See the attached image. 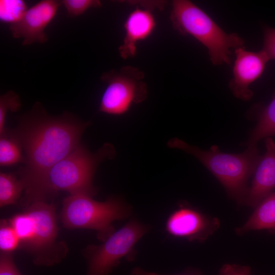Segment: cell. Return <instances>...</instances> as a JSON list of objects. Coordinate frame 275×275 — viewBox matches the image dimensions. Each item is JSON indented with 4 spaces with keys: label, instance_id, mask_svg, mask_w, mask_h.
<instances>
[{
    "label": "cell",
    "instance_id": "cell-1",
    "mask_svg": "<svg viewBox=\"0 0 275 275\" xmlns=\"http://www.w3.org/2000/svg\"><path fill=\"white\" fill-rule=\"evenodd\" d=\"M90 124L67 113L49 116L36 102L20 118L16 128L9 130L24 153L25 166L19 172L24 186V201L31 197L49 170L80 144L81 136Z\"/></svg>",
    "mask_w": 275,
    "mask_h": 275
},
{
    "label": "cell",
    "instance_id": "cell-2",
    "mask_svg": "<svg viewBox=\"0 0 275 275\" xmlns=\"http://www.w3.org/2000/svg\"><path fill=\"white\" fill-rule=\"evenodd\" d=\"M115 156V148L109 143L94 153L80 144L49 170L28 200V205L44 201L47 196L60 190L68 191L70 195L92 197L97 192L93 184L97 167L103 160Z\"/></svg>",
    "mask_w": 275,
    "mask_h": 275
},
{
    "label": "cell",
    "instance_id": "cell-3",
    "mask_svg": "<svg viewBox=\"0 0 275 275\" xmlns=\"http://www.w3.org/2000/svg\"><path fill=\"white\" fill-rule=\"evenodd\" d=\"M167 145L195 157L218 179L229 197L243 202L248 180L261 157L257 146L247 147L243 152L235 154L223 152L216 145L203 150L177 138L171 139Z\"/></svg>",
    "mask_w": 275,
    "mask_h": 275
},
{
    "label": "cell",
    "instance_id": "cell-4",
    "mask_svg": "<svg viewBox=\"0 0 275 275\" xmlns=\"http://www.w3.org/2000/svg\"><path fill=\"white\" fill-rule=\"evenodd\" d=\"M170 16L173 28L182 35H190L208 50L214 65L230 64L231 49L244 47L236 33H226L203 10L187 0H175Z\"/></svg>",
    "mask_w": 275,
    "mask_h": 275
},
{
    "label": "cell",
    "instance_id": "cell-5",
    "mask_svg": "<svg viewBox=\"0 0 275 275\" xmlns=\"http://www.w3.org/2000/svg\"><path fill=\"white\" fill-rule=\"evenodd\" d=\"M132 212V206L119 197L98 202L86 195H70L63 201L61 220L66 228L96 231L103 242L115 232L112 223L128 218Z\"/></svg>",
    "mask_w": 275,
    "mask_h": 275
},
{
    "label": "cell",
    "instance_id": "cell-6",
    "mask_svg": "<svg viewBox=\"0 0 275 275\" xmlns=\"http://www.w3.org/2000/svg\"><path fill=\"white\" fill-rule=\"evenodd\" d=\"M151 227L139 220L130 219L99 245L91 244L85 250L88 262L86 275H110L122 259L133 261L135 245Z\"/></svg>",
    "mask_w": 275,
    "mask_h": 275
},
{
    "label": "cell",
    "instance_id": "cell-7",
    "mask_svg": "<svg viewBox=\"0 0 275 275\" xmlns=\"http://www.w3.org/2000/svg\"><path fill=\"white\" fill-rule=\"evenodd\" d=\"M144 77L143 71L130 66L103 72L100 79L106 84V87L101 98L99 111L120 116L127 113L133 104L144 101L148 94Z\"/></svg>",
    "mask_w": 275,
    "mask_h": 275
},
{
    "label": "cell",
    "instance_id": "cell-8",
    "mask_svg": "<svg viewBox=\"0 0 275 275\" xmlns=\"http://www.w3.org/2000/svg\"><path fill=\"white\" fill-rule=\"evenodd\" d=\"M219 227V221L190 206L180 204L168 216L165 230L170 235L203 242Z\"/></svg>",
    "mask_w": 275,
    "mask_h": 275
},
{
    "label": "cell",
    "instance_id": "cell-9",
    "mask_svg": "<svg viewBox=\"0 0 275 275\" xmlns=\"http://www.w3.org/2000/svg\"><path fill=\"white\" fill-rule=\"evenodd\" d=\"M61 2L56 0H42L28 9L22 18L10 25L9 29L15 38H23L22 45L35 42L45 43L48 37L44 31L56 16Z\"/></svg>",
    "mask_w": 275,
    "mask_h": 275
},
{
    "label": "cell",
    "instance_id": "cell-10",
    "mask_svg": "<svg viewBox=\"0 0 275 275\" xmlns=\"http://www.w3.org/2000/svg\"><path fill=\"white\" fill-rule=\"evenodd\" d=\"M235 53L233 77L229 87L236 97L248 101L253 96L250 85L261 76L269 59L263 50L252 52L244 47L235 49Z\"/></svg>",
    "mask_w": 275,
    "mask_h": 275
},
{
    "label": "cell",
    "instance_id": "cell-11",
    "mask_svg": "<svg viewBox=\"0 0 275 275\" xmlns=\"http://www.w3.org/2000/svg\"><path fill=\"white\" fill-rule=\"evenodd\" d=\"M25 211L31 217L34 225L32 240L26 249L39 252L51 248L58 234L56 207L53 204L44 201L34 202L26 207Z\"/></svg>",
    "mask_w": 275,
    "mask_h": 275
},
{
    "label": "cell",
    "instance_id": "cell-12",
    "mask_svg": "<svg viewBox=\"0 0 275 275\" xmlns=\"http://www.w3.org/2000/svg\"><path fill=\"white\" fill-rule=\"evenodd\" d=\"M266 152L261 156L254 172L243 203L255 207L275 188V143L270 138L265 140Z\"/></svg>",
    "mask_w": 275,
    "mask_h": 275
},
{
    "label": "cell",
    "instance_id": "cell-13",
    "mask_svg": "<svg viewBox=\"0 0 275 275\" xmlns=\"http://www.w3.org/2000/svg\"><path fill=\"white\" fill-rule=\"evenodd\" d=\"M151 9L136 7L127 17L124 23L125 36L119 48L123 59L136 54V43L148 38L156 27V21Z\"/></svg>",
    "mask_w": 275,
    "mask_h": 275
},
{
    "label": "cell",
    "instance_id": "cell-14",
    "mask_svg": "<svg viewBox=\"0 0 275 275\" xmlns=\"http://www.w3.org/2000/svg\"><path fill=\"white\" fill-rule=\"evenodd\" d=\"M268 230L275 232V193L265 197L245 224L237 228L236 232L242 235L253 230Z\"/></svg>",
    "mask_w": 275,
    "mask_h": 275
},
{
    "label": "cell",
    "instance_id": "cell-15",
    "mask_svg": "<svg viewBox=\"0 0 275 275\" xmlns=\"http://www.w3.org/2000/svg\"><path fill=\"white\" fill-rule=\"evenodd\" d=\"M275 135V94L269 104L261 113L258 122L251 132L247 147L257 146L261 139Z\"/></svg>",
    "mask_w": 275,
    "mask_h": 275
},
{
    "label": "cell",
    "instance_id": "cell-16",
    "mask_svg": "<svg viewBox=\"0 0 275 275\" xmlns=\"http://www.w3.org/2000/svg\"><path fill=\"white\" fill-rule=\"evenodd\" d=\"M0 166H10L25 161L22 149L9 130L5 129L0 134Z\"/></svg>",
    "mask_w": 275,
    "mask_h": 275
},
{
    "label": "cell",
    "instance_id": "cell-17",
    "mask_svg": "<svg viewBox=\"0 0 275 275\" xmlns=\"http://www.w3.org/2000/svg\"><path fill=\"white\" fill-rule=\"evenodd\" d=\"M24 186L20 180L12 174L0 173V206L16 203Z\"/></svg>",
    "mask_w": 275,
    "mask_h": 275
},
{
    "label": "cell",
    "instance_id": "cell-18",
    "mask_svg": "<svg viewBox=\"0 0 275 275\" xmlns=\"http://www.w3.org/2000/svg\"><path fill=\"white\" fill-rule=\"evenodd\" d=\"M25 3L22 0H1L0 20L10 25L19 21L28 10Z\"/></svg>",
    "mask_w": 275,
    "mask_h": 275
},
{
    "label": "cell",
    "instance_id": "cell-19",
    "mask_svg": "<svg viewBox=\"0 0 275 275\" xmlns=\"http://www.w3.org/2000/svg\"><path fill=\"white\" fill-rule=\"evenodd\" d=\"M9 223L20 240V245L26 248L33 237L34 225L30 215L25 211L13 216Z\"/></svg>",
    "mask_w": 275,
    "mask_h": 275
},
{
    "label": "cell",
    "instance_id": "cell-20",
    "mask_svg": "<svg viewBox=\"0 0 275 275\" xmlns=\"http://www.w3.org/2000/svg\"><path fill=\"white\" fill-rule=\"evenodd\" d=\"M20 246V240L14 229L6 220H1L0 249L2 253H11Z\"/></svg>",
    "mask_w": 275,
    "mask_h": 275
},
{
    "label": "cell",
    "instance_id": "cell-21",
    "mask_svg": "<svg viewBox=\"0 0 275 275\" xmlns=\"http://www.w3.org/2000/svg\"><path fill=\"white\" fill-rule=\"evenodd\" d=\"M21 106L20 99L13 91H9L0 97V134L5 130V123L8 111L17 112Z\"/></svg>",
    "mask_w": 275,
    "mask_h": 275
},
{
    "label": "cell",
    "instance_id": "cell-22",
    "mask_svg": "<svg viewBox=\"0 0 275 275\" xmlns=\"http://www.w3.org/2000/svg\"><path fill=\"white\" fill-rule=\"evenodd\" d=\"M61 2L68 14L72 17L82 15L90 8L101 7V3L98 0H63Z\"/></svg>",
    "mask_w": 275,
    "mask_h": 275
},
{
    "label": "cell",
    "instance_id": "cell-23",
    "mask_svg": "<svg viewBox=\"0 0 275 275\" xmlns=\"http://www.w3.org/2000/svg\"><path fill=\"white\" fill-rule=\"evenodd\" d=\"M0 275H22L14 264L11 253H1Z\"/></svg>",
    "mask_w": 275,
    "mask_h": 275
},
{
    "label": "cell",
    "instance_id": "cell-24",
    "mask_svg": "<svg viewBox=\"0 0 275 275\" xmlns=\"http://www.w3.org/2000/svg\"><path fill=\"white\" fill-rule=\"evenodd\" d=\"M262 50L269 60H275V29L264 28V45Z\"/></svg>",
    "mask_w": 275,
    "mask_h": 275
},
{
    "label": "cell",
    "instance_id": "cell-25",
    "mask_svg": "<svg viewBox=\"0 0 275 275\" xmlns=\"http://www.w3.org/2000/svg\"><path fill=\"white\" fill-rule=\"evenodd\" d=\"M219 275H251V268L246 266L225 264L219 269Z\"/></svg>",
    "mask_w": 275,
    "mask_h": 275
},
{
    "label": "cell",
    "instance_id": "cell-26",
    "mask_svg": "<svg viewBox=\"0 0 275 275\" xmlns=\"http://www.w3.org/2000/svg\"><path fill=\"white\" fill-rule=\"evenodd\" d=\"M129 275H203L202 273L197 269L188 268L181 273L167 274H161L155 272L148 271L140 267H134L131 270Z\"/></svg>",
    "mask_w": 275,
    "mask_h": 275
}]
</instances>
